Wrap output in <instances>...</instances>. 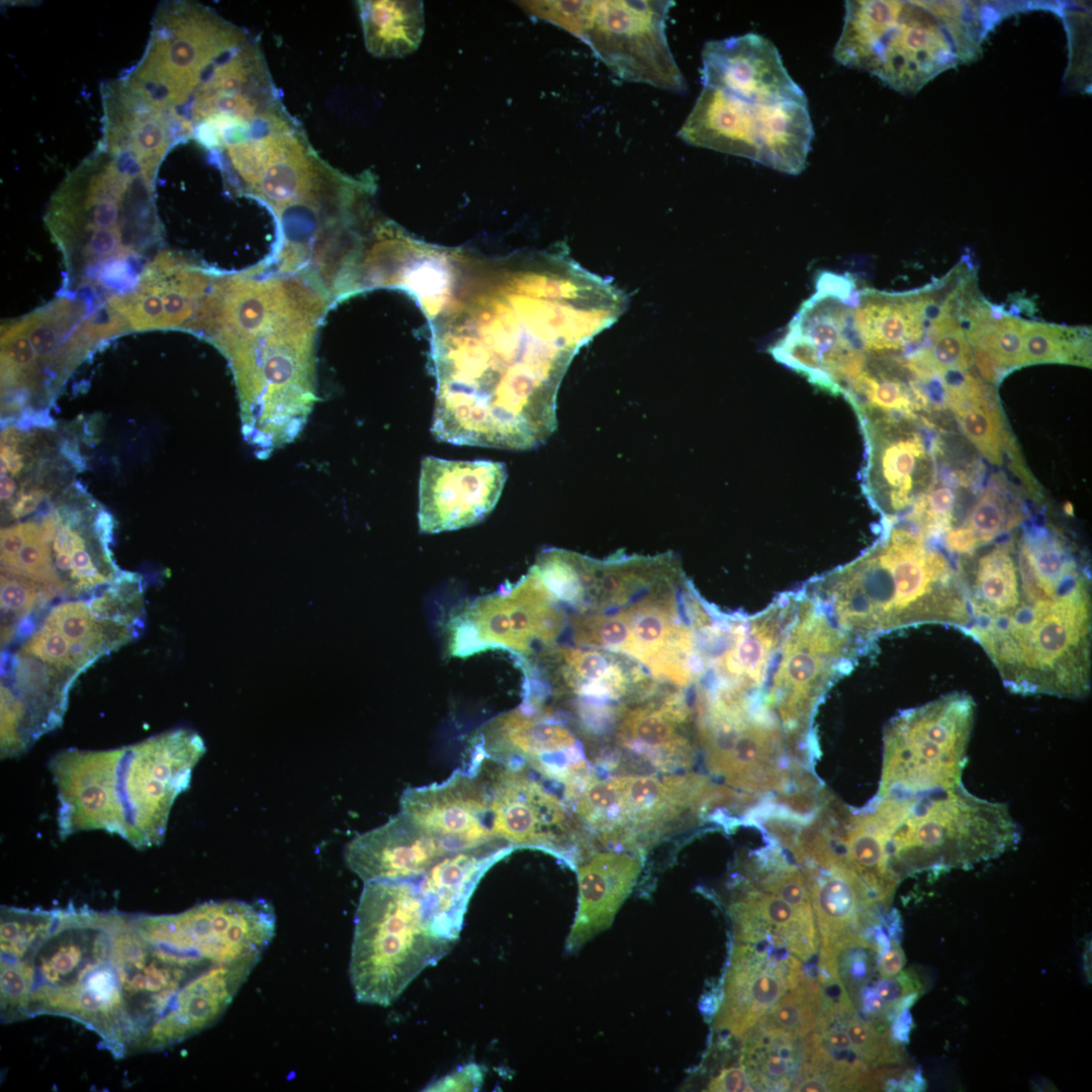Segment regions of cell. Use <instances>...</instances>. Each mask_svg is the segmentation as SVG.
<instances>
[{"label":"cell","mask_w":1092,"mask_h":1092,"mask_svg":"<svg viewBox=\"0 0 1092 1092\" xmlns=\"http://www.w3.org/2000/svg\"><path fill=\"white\" fill-rule=\"evenodd\" d=\"M0 939L1 1021L67 1017L117 1060L213 1025L264 953L233 900L164 915L8 907Z\"/></svg>","instance_id":"1"},{"label":"cell","mask_w":1092,"mask_h":1092,"mask_svg":"<svg viewBox=\"0 0 1092 1092\" xmlns=\"http://www.w3.org/2000/svg\"><path fill=\"white\" fill-rule=\"evenodd\" d=\"M610 281L565 254L459 257L428 313L439 441L523 450L556 428V395L575 353L623 313Z\"/></svg>","instance_id":"2"},{"label":"cell","mask_w":1092,"mask_h":1092,"mask_svg":"<svg viewBox=\"0 0 1092 1092\" xmlns=\"http://www.w3.org/2000/svg\"><path fill=\"white\" fill-rule=\"evenodd\" d=\"M965 633L1003 685L1023 696L1081 699L1091 689L1092 589L1066 540L1037 530L997 543L963 571Z\"/></svg>","instance_id":"3"},{"label":"cell","mask_w":1092,"mask_h":1092,"mask_svg":"<svg viewBox=\"0 0 1092 1092\" xmlns=\"http://www.w3.org/2000/svg\"><path fill=\"white\" fill-rule=\"evenodd\" d=\"M330 296L300 275L256 267L213 269L207 292L185 331L217 347L231 363L248 426L284 425L308 413L314 392V345Z\"/></svg>","instance_id":"4"},{"label":"cell","mask_w":1092,"mask_h":1092,"mask_svg":"<svg viewBox=\"0 0 1092 1092\" xmlns=\"http://www.w3.org/2000/svg\"><path fill=\"white\" fill-rule=\"evenodd\" d=\"M157 175L129 153L98 142L64 178L44 215L66 267L62 292L106 303L134 287L164 243Z\"/></svg>","instance_id":"5"},{"label":"cell","mask_w":1092,"mask_h":1092,"mask_svg":"<svg viewBox=\"0 0 1092 1092\" xmlns=\"http://www.w3.org/2000/svg\"><path fill=\"white\" fill-rule=\"evenodd\" d=\"M204 752L202 738L184 728L116 749L59 752L49 767L60 836L100 829L139 849L159 845L171 808Z\"/></svg>","instance_id":"6"},{"label":"cell","mask_w":1092,"mask_h":1092,"mask_svg":"<svg viewBox=\"0 0 1092 1092\" xmlns=\"http://www.w3.org/2000/svg\"><path fill=\"white\" fill-rule=\"evenodd\" d=\"M804 585L862 650L908 627L940 624L965 633L970 624L959 571L899 522L884 525L881 539L859 557Z\"/></svg>","instance_id":"7"},{"label":"cell","mask_w":1092,"mask_h":1092,"mask_svg":"<svg viewBox=\"0 0 1092 1092\" xmlns=\"http://www.w3.org/2000/svg\"><path fill=\"white\" fill-rule=\"evenodd\" d=\"M354 923L349 975L365 1004H391L455 942L434 927L416 880L364 883Z\"/></svg>","instance_id":"8"},{"label":"cell","mask_w":1092,"mask_h":1092,"mask_svg":"<svg viewBox=\"0 0 1092 1092\" xmlns=\"http://www.w3.org/2000/svg\"><path fill=\"white\" fill-rule=\"evenodd\" d=\"M1006 804L981 799L962 784L911 797L887 845L889 868L899 880L922 871L970 868L1000 856L1020 841Z\"/></svg>","instance_id":"9"},{"label":"cell","mask_w":1092,"mask_h":1092,"mask_svg":"<svg viewBox=\"0 0 1092 1092\" xmlns=\"http://www.w3.org/2000/svg\"><path fill=\"white\" fill-rule=\"evenodd\" d=\"M109 306L87 295L62 292L1 329L4 396L25 402L31 390L51 394L79 361L110 338L128 333Z\"/></svg>","instance_id":"10"},{"label":"cell","mask_w":1092,"mask_h":1092,"mask_svg":"<svg viewBox=\"0 0 1092 1092\" xmlns=\"http://www.w3.org/2000/svg\"><path fill=\"white\" fill-rule=\"evenodd\" d=\"M719 801L720 788L695 772L609 779L590 774L572 807L604 844L641 853Z\"/></svg>","instance_id":"11"},{"label":"cell","mask_w":1092,"mask_h":1092,"mask_svg":"<svg viewBox=\"0 0 1092 1092\" xmlns=\"http://www.w3.org/2000/svg\"><path fill=\"white\" fill-rule=\"evenodd\" d=\"M151 25L142 58L118 79L141 102L178 125L208 67L247 34L192 1L161 2Z\"/></svg>","instance_id":"12"},{"label":"cell","mask_w":1092,"mask_h":1092,"mask_svg":"<svg viewBox=\"0 0 1092 1092\" xmlns=\"http://www.w3.org/2000/svg\"><path fill=\"white\" fill-rule=\"evenodd\" d=\"M976 704L953 692L904 710L886 726L878 797L909 798L961 784Z\"/></svg>","instance_id":"13"},{"label":"cell","mask_w":1092,"mask_h":1092,"mask_svg":"<svg viewBox=\"0 0 1092 1092\" xmlns=\"http://www.w3.org/2000/svg\"><path fill=\"white\" fill-rule=\"evenodd\" d=\"M814 135L808 105L758 104L703 86L678 130L685 143L752 160L798 175L806 167Z\"/></svg>","instance_id":"14"},{"label":"cell","mask_w":1092,"mask_h":1092,"mask_svg":"<svg viewBox=\"0 0 1092 1092\" xmlns=\"http://www.w3.org/2000/svg\"><path fill=\"white\" fill-rule=\"evenodd\" d=\"M834 60L869 72L901 93L916 92L936 71L932 33L944 31L929 3L846 1Z\"/></svg>","instance_id":"15"},{"label":"cell","mask_w":1092,"mask_h":1092,"mask_svg":"<svg viewBox=\"0 0 1092 1092\" xmlns=\"http://www.w3.org/2000/svg\"><path fill=\"white\" fill-rule=\"evenodd\" d=\"M482 781L493 834L516 847L548 851L570 866L579 861L580 832L566 804L516 760H498L469 747L463 762Z\"/></svg>","instance_id":"16"},{"label":"cell","mask_w":1092,"mask_h":1092,"mask_svg":"<svg viewBox=\"0 0 1092 1092\" xmlns=\"http://www.w3.org/2000/svg\"><path fill=\"white\" fill-rule=\"evenodd\" d=\"M535 566L514 585L461 605L447 625L450 655L464 657L489 648L528 656L550 646L565 625L562 611Z\"/></svg>","instance_id":"17"},{"label":"cell","mask_w":1092,"mask_h":1092,"mask_svg":"<svg viewBox=\"0 0 1092 1092\" xmlns=\"http://www.w3.org/2000/svg\"><path fill=\"white\" fill-rule=\"evenodd\" d=\"M672 1H594L580 40L619 79L685 94L687 81L669 49Z\"/></svg>","instance_id":"18"},{"label":"cell","mask_w":1092,"mask_h":1092,"mask_svg":"<svg viewBox=\"0 0 1092 1092\" xmlns=\"http://www.w3.org/2000/svg\"><path fill=\"white\" fill-rule=\"evenodd\" d=\"M857 416L868 446L863 490L884 523H891L932 486V457L922 436L907 424L909 417Z\"/></svg>","instance_id":"19"},{"label":"cell","mask_w":1092,"mask_h":1092,"mask_svg":"<svg viewBox=\"0 0 1092 1092\" xmlns=\"http://www.w3.org/2000/svg\"><path fill=\"white\" fill-rule=\"evenodd\" d=\"M470 747L494 759L529 765L564 788L589 771L573 732L527 703L484 723L472 735Z\"/></svg>","instance_id":"20"},{"label":"cell","mask_w":1092,"mask_h":1092,"mask_svg":"<svg viewBox=\"0 0 1092 1092\" xmlns=\"http://www.w3.org/2000/svg\"><path fill=\"white\" fill-rule=\"evenodd\" d=\"M213 268L182 253L162 250L142 270L134 287L107 304L130 331L184 330L207 292Z\"/></svg>","instance_id":"21"},{"label":"cell","mask_w":1092,"mask_h":1092,"mask_svg":"<svg viewBox=\"0 0 1092 1092\" xmlns=\"http://www.w3.org/2000/svg\"><path fill=\"white\" fill-rule=\"evenodd\" d=\"M506 479L500 462L425 457L419 485L421 531L439 533L480 522L495 507Z\"/></svg>","instance_id":"22"},{"label":"cell","mask_w":1092,"mask_h":1092,"mask_svg":"<svg viewBox=\"0 0 1092 1092\" xmlns=\"http://www.w3.org/2000/svg\"><path fill=\"white\" fill-rule=\"evenodd\" d=\"M701 74L703 86L748 102L808 105L804 90L789 74L777 47L758 33L707 41Z\"/></svg>","instance_id":"23"},{"label":"cell","mask_w":1092,"mask_h":1092,"mask_svg":"<svg viewBox=\"0 0 1092 1092\" xmlns=\"http://www.w3.org/2000/svg\"><path fill=\"white\" fill-rule=\"evenodd\" d=\"M803 976L801 961L790 952L775 953L735 942L715 1030L724 1039L742 1038Z\"/></svg>","instance_id":"24"},{"label":"cell","mask_w":1092,"mask_h":1092,"mask_svg":"<svg viewBox=\"0 0 1092 1092\" xmlns=\"http://www.w3.org/2000/svg\"><path fill=\"white\" fill-rule=\"evenodd\" d=\"M400 812L455 851L499 838L491 829L487 791L465 764L441 783L406 789Z\"/></svg>","instance_id":"25"},{"label":"cell","mask_w":1092,"mask_h":1092,"mask_svg":"<svg viewBox=\"0 0 1092 1092\" xmlns=\"http://www.w3.org/2000/svg\"><path fill=\"white\" fill-rule=\"evenodd\" d=\"M453 851L446 840L426 832L399 811L384 824L351 839L344 857L364 883L413 881Z\"/></svg>","instance_id":"26"},{"label":"cell","mask_w":1092,"mask_h":1092,"mask_svg":"<svg viewBox=\"0 0 1092 1092\" xmlns=\"http://www.w3.org/2000/svg\"><path fill=\"white\" fill-rule=\"evenodd\" d=\"M735 942L774 950L788 949L800 961L812 959L819 936L812 906L798 907L743 878L729 905Z\"/></svg>","instance_id":"27"},{"label":"cell","mask_w":1092,"mask_h":1092,"mask_svg":"<svg viewBox=\"0 0 1092 1092\" xmlns=\"http://www.w3.org/2000/svg\"><path fill=\"white\" fill-rule=\"evenodd\" d=\"M514 847L502 838L450 852L416 880L426 911L444 937H459L469 900L484 874Z\"/></svg>","instance_id":"28"},{"label":"cell","mask_w":1092,"mask_h":1092,"mask_svg":"<svg viewBox=\"0 0 1092 1092\" xmlns=\"http://www.w3.org/2000/svg\"><path fill=\"white\" fill-rule=\"evenodd\" d=\"M641 861L637 855L598 851L577 867L578 908L565 949L574 952L607 929L634 887Z\"/></svg>","instance_id":"29"},{"label":"cell","mask_w":1092,"mask_h":1092,"mask_svg":"<svg viewBox=\"0 0 1092 1092\" xmlns=\"http://www.w3.org/2000/svg\"><path fill=\"white\" fill-rule=\"evenodd\" d=\"M821 939L860 932L887 910L841 853L822 866L802 868Z\"/></svg>","instance_id":"30"},{"label":"cell","mask_w":1092,"mask_h":1092,"mask_svg":"<svg viewBox=\"0 0 1092 1092\" xmlns=\"http://www.w3.org/2000/svg\"><path fill=\"white\" fill-rule=\"evenodd\" d=\"M690 717L689 707L679 695L658 705L635 707L623 716L618 741L630 754L657 770L686 768L695 754L686 731Z\"/></svg>","instance_id":"31"},{"label":"cell","mask_w":1092,"mask_h":1092,"mask_svg":"<svg viewBox=\"0 0 1092 1092\" xmlns=\"http://www.w3.org/2000/svg\"><path fill=\"white\" fill-rule=\"evenodd\" d=\"M554 681L562 691L584 697L616 699L628 690V673L613 654L571 647L546 648Z\"/></svg>","instance_id":"32"},{"label":"cell","mask_w":1092,"mask_h":1092,"mask_svg":"<svg viewBox=\"0 0 1092 1092\" xmlns=\"http://www.w3.org/2000/svg\"><path fill=\"white\" fill-rule=\"evenodd\" d=\"M365 46L380 58L403 57L418 49L424 33L421 1H359Z\"/></svg>","instance_id":"33"},{"label":"cell","mask_w":1092,"mask_h":1092,"mask_svg":"<svg viewBox=\"0 0 1092 1092\" xmlns=\"http://www.w3.org/2000/svg\"><path fill=\"white\" fill-rule=\"evenodd\" d=\"M946 399L967 438L988 461L1001 465L1003 420L991 388L966 374L960 384L946 385Z\"/></svg>","instance_id":"34"},{"label":"cell","mask_w":1092,"mask_h":1092,"mask_svg":"<svg viewBox=\"0 0 1092 1092\" xmlns=\"http://www.w3.org/2000/svg\"><path fill=\"white\" fill-rule=\"evenodd\" d=\"M740 1064L753 1091H787L798 1072L802 1039L750 1029L742 1037Z\"/></svg>","instance_id":"35"},{"label":"cell","mask_w":1092,"mask_h":1092,"mask_svg":"<svg viewBox=\"0 0 1092 1092\" xmlns=\"http://www.w3.org/2000/svg\"><path fill=\"white\" fill-rule=\"evenodd\" d=\"M1022 518L1021 511L1009 502L1004 483L1000 479L993 480L967 517L949 533L962 552L973 555L981 547L1014 529Z\"/></svg>","instance_id":"36"},{"label":"cell","mask_w":1092,"mask_h":1092,"mask_svg":"<svg viewBox=\"0 0 1092 1092\" xmlns=\"http://www.w3.org/2000/svg\"><path fill=\"white\" fill-rule=\"evenodd\" d=\"M831 999L813 975H805L751 1028L803 1039L815 1031Z\"/></svg>","instance_id":"37"},{"label":"cell","mask_w":1092,"mask_h":1092,"mask_svg":"<svg viewBox=\"0 0 1092 1092\" xmlns=\"http://www.w3.org/2000/svg\"><path fill=\"white\" fill-rule=\"evenodd\" d=\"M1 641L2 646L15 636H29L35 627L32 616L57 596L47 583L15 570L1 568Z\"/></svg>","instance_id":"38"},{"label":"cell","mask_w":1092,"mask_h":1092,"mask_svg":"<svg viewBox=\"0 0 1092 1092\" xmlns=\"http://www.w3.org/2000/svg\"><path fill=\"white\" fill-rule=\"evenodd\" d=\"M1071 330L1055 325L1026 322L1023 335L1022 365L1036 363H1073L1085 361L1083 340H1072Z\"/></svg>","instance_id":"39"},{"label":"cell","mask_w":1092,"mask_h":1092,"mask_svg":"<svg viewBox=\"0 0 1092 1092\" xmlns=\"http://www.w3.org/2000/svg\"><path fill=\"white\" fill-rule=\"evenodd\" d=\"M840 1020L856 1056L872 1068L901 1065L905 1055L889 1028L880 1029L857 1015L856 1009L842 1011Z\"/></svg>","instance_id":"40"},{"label":"cell","mask_w":1092,"mask_h":1092,"mask_svg":"<svg viewBox=\"0 0 1092 1092\" xmlns=\"http://www.w3.org/2000/svg\"><path fill=\"white\" fill-rule=\"evenodd\" d=\"M95 615L135 629L143 617L142 581L132 573L120 572L116 579L91 596L87 602Z\"/></svg>","instance_id":"41"},{"label":"cell","mask_w":1092,"mask_h":1092,"mask_svg":"<svg viewBox=\"0 0 1092 1092\" xmlns=\"http://www.w3.org/2000/svg\"><path fill=\"white\" fill-rule=\"evenodd\" d=\"M534 566L556 601L573 606L584 601L579 554L549 549L542 552Z\"/></svg>","instance_id":"42"},{"label":"cell","mask_w":1092,"mask_h":1092,"mask_svg":"<svg viewBox=\"0 0 1092 1092\" xmlns=\"http://www.w3.org/2000/svg\"><path fill=\"white\" fill-rule=\"evenodd\" d=\"M570 622L576 644L628 653L631 621L626 609L616 615H575Z\"/></svg>","instance_id":"43"},{"label":"cell","mask_w":1092,"mask_h":1092,"mask_svg":"<svg viewBox=\"0 0 1092 1092\" xmlns=\"http://www.w3.org/2000/svg\"><path fill=\"white\" fill-rule=\"evenodd\" d=\"M519 5L532 17L557 25L580 39L594 1H525Z\"/></svg>","instance_id":"44"},{"label":"cell","mask_w":1092,"mask_h":1092,"mask_svg":"<svg viewBox=\"0 0 1092 1092\" xmlns=\"http://www.w3.org/2000/svg\"><path fill=\"white\" fill-rule=\"evenodd\" d=\"M928 353L939 374L966 371L974 363L973 351L960 325L937 335Z\"/></svg>","instance_id":"45"},{"label":"cell","mask_w":1092,"mask_h":1092,"mask_svg":"<svg viewBox=\"0 0 1092 1092\" xmlns=\"http://www.w3.org/2000/svg\"><path fill=\"white\" fill-rule=\"evenodd\" d=\"M875 989L886 1005V1013L889 1022L892 1020V1009L894 1005L903 997L912 993L925 992V988L913 970H906L899 975L889 978L881 979L875 984Z\"/></svg>","instance_id":"46"},{"label":"cell","mask_w":1092,"mask_h":1092,"mask_svg":"<svg viewBox=\"0 0 1092 1092\" xmlns=\"http://www.w3.org/2000/svg\"><path fill=\"white\" fill-rule=\"evenodd\" d=\"M484 1080L483 1068L475 1063L459 1067L429 1083L424 1091H477Z\"/></svg>","instance_id":"47"},{"label":"cell","mask_w":1092,"mask_h":1092,"mask_svg":"<svg viewBox=\"0 0 1092 1092\" xmlns=\"http://www.w3.org/2000/svg\"><path fill=\"white\" fill-rule=\"evenodd\" d=\"M708 1091H753L741 1064L722 1069L707 1085Z\"/></svg>","instance_id":"48"},{"label":"cell","mask_w":1092,"mask_h":1092,"mask_svg":"<svg viewBox=\"0 0 1092 1092\" xmlns=\"http://www.w3.org/2000/svg\"><path fill=\"white\" fill-rule=\"evenodd\" d=\"M25 543L24 524L5 528L1 532V563L8 566Z\"/></svg>","instance_id":"49"},{"label":"cell","mask_w":1092,"mask_h":1092,"mask_svg":"<svg viewBox=\"0 0 1092 1092\" xmlns=\"http://www.w3.org/2000/svg\"><path fill=\"white\" fill-rule=\"evenodd\" d=\"M906 964V957L898 941H891L890 948L879 959L878 972L882 979L899 975Z\"/></svg>","instance_id":"50"},{"label":"cell","mask_w":1092,"mask_h":1092,"mask_svg":"<svg viewBox=\"0 0 1092 1092\" xmlns=\"http://www.w3.org/2000/svg\"><path fill=\"white\" fill-rule=\"evenodd\" d=\"M914 1021L909 1009H905L891 1020L889 1028L892 1038L900 1044H907Z\"/></svg>","instance_id":"51"},{"label":"cell","mask_w":1092,"mask_h":1092,"mask_svg":"<svg viewBox=\"0 0 1092 1092\" xmlns=\"http://www.w3.org/2000/svg\"><path fill=\"white\" fill-rule=\"evenodd\" d=\"M973 349L974 361L976 360L977 367L980 370L982 376L988 381H996L998 374V366L996 365L992 356L987 350L982 347L973 346Z\"/></svg>","instance_id":"52"},{"label":"cell","mask_w":1092,"mask_h":1092,"mask_svg":"<svg viewBox=\"0 0 1092 1092\" xmlns=\"http://www.w3.org/2000/svg\"><path fill=\"white\" fill-rule=\"evenodd\" d=\"M898 1083V1091H924L927 1087L926 1080L920 1069H903Z\"/></svg>","instance_id":"53"},{"label":"cell","mask_w":1092,"mask_h":1092,"mask_svg":"<svg viewBox=\"0 0 1092 1092\" xmlns=\"http://www.w3.org/2000/svg\"><path fill=\"white\" fill-rule=\"evenodd\" d=\"M43 492L40 490H33L19 495L17 502L14 503L11 515L14 518L23 517L31 513L42 498Z\"/></svg>","instance_id":"54"},{"label":"cell","mask_w":1092,"mask_h":1092,"mask_svg":"<svg viewBox=\"0 0 1092 1092\" xmlns=\"http://www.w3.org/2000/svg\"><path fill=\"white\" fill-rule=\"evenodd\" d=\"M1 459L6 463L7 469L13 473L18 472L22 467L20 455L9 446H2Z\"/></svg>","instance_id":"55"},{"label":"cell","mask_w":1092,"mask_h":1092,"mask_svg":"<svg viewBox=\"0 0 1092 1092\" xmlns=\"http://www.w3.org/2000/svg\"><path fill=\"white\" fill-rule=\"evenodd\" d=\"M15 489V483L11 477L5 474H1V498L10 497Z\"/></svg>","instance_id":"56"}]
</instances>
